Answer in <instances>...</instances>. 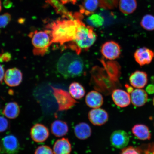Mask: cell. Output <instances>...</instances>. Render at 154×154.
I'll return each instance as SVG.
<instances>
[{"mask_svg":"<svg viewBox=\"0 0 154 154\" xmlns=\"http://www.w3.org/2000/svg\"><path fill=\"white\" fill-rule=\"evenodd\" d=\"M100 0H84L80 7L82 14L88 15L96 10L101 4Z\"/></svg>","mask_w":154,"mask_h":154,"instance_id":"21","label":"cell"},{"mask_svg":"<svg viewBox=\"0 0 154 154\" xmlns=\"http://www.w3.org/2000/svg\"><path fill=\"white\" fill-rule=\"evenodd\" d=\"M125 86L126 88L127 91H128V93L131 94L134 91V88L131 86H129L128 84L125 85Z\"/></svg>","mask_w":154,"mask_h":154,"instance_id":"35","label":"cell"},{"mask_svg":"<svg viewBox=\"0 0 154 154\" xmlns=\"http://www.w3.org/2000/svg\"><path fill=\"white\" fill-rule=\"evenodd\" d=\"M75 136L80 140L87 139L91 136L92 129L89 125L85 122L77 124L74 128Z\"/></svg>","mask_w":154,"mask_h":154,"instance_id":"19","label":"cell"},{"mask_svg":"<svg viewBox=\"0 0 154 154\" xmlns=\"http://www.w3.org/2000/svg\"><path fill=\"white\" fill-rule=\"evenodd\" d=\"M111 145L117 149H123L126 147L130 141L128 133L122 130L115 131L111 134L110 138Z\"/></svg>","mask_w":154,"mask_h":154,"instance_id":"8","label":"cell"},{"mask_svg":"<svg viewBox=\"0 0 154 154\" xmlns=\"http://www.w3.org/2000/svg\"><path fill=\"white\" fill-rule=\"evenodd\" d=\"M8 120L5 117L0 116V132L5 131L9 127Z\"/></svg>","mask_w":154,"mask_h":154,"instance_id":"29","label":"cell"},{"mask_svg":"<svg viewBox=\"0 0 154 154\" xmlns=\"http://www.w3.org/2000/svg\"><path fill=\"white\" fill-rule=\"evenodd\" d=\"M11 54L9 52L3 53L0 54V62H8L11 60Z\"/></svg>","mask_w":154,"mask_h":154,"instance_id":"31","label":"cell"},{"mask_svg":"<svg viewBox=\"0 0 154 154\" xmlns=\"http://www.w3.org/2000/svg\"><path fill=\"white\" fill-rule=\"evenodd\" d=\"M69 93L75 99L79 100L83 97L85 94L84 87L78 82H74L69 86Z\"/></svg>","mask_w":154,"mask_h":154,"instance_id":"24","label":"cell"},{"mask_svg":"<svg viewBox=\"0 0 154 154\" xmlns=\"http://www.w3.org/2000/svg\"><path fill=\"white\" fill-rule=\"evenodd\" d=\"M51 129L52 134L58 137L66 135L69 131L68 125L65 121L61 120L54 121L51 124Z\"/></svg>","mask_w":154,"mask_h":154,"instance_id":"18","label":"cell"},{"mask_svg":"<svg viewBox=\"0 0 154 154\" xmlns=\"http://www.w3.org/2000/svg\"><path fill=\"white\" fill-rule=\"evenodd\" d=\"M5 74V69L1 64H0V82H2L4 78Z\"/></svg>","mask_w":154,"mask_h":154,"instance_id":"33","label":"cell"},{"mask_svg":"<svg viewBox=\"0 0 154 154\" xmlns=\"http://www.w3.org/2000/svg\"><path fill=\"white\" fill-rule=\"evenodd\" d=\"M85 101L88 107L92 109L98 108L103 104V98L99 92L92 90L87 94Z\"/></svg>","mask_w":154,"mask_h":154,"instance_id":"15","label":"cell"},{"mask_svg":"<svg viewBox=\"0 0 154 154\" xmlns=\"http://www.w3.org/2000/svg\"><path fill=\"white\" fill-rule=\"evenodd\" d=\"M30 134L32 140L36 143H42L48 139L49 131L47 127L41 124L34 125L31 129Z\"/></svg>","mask_w":154,"mask_h":154,"instance_id":"10","label":"cell"},{"mask_svg":"<svg viewBox=\"0 0 154 154\" xmlns=\"http://www.w3.org/2000/svg\"><path fill=\"white\" fill-rule=\"evenodd\" d=\"M112 97L115 104L121 107L128 106L131 103L129 94L124 90L117 89L113 90Z\"/></svg>","mask_w":154,"mask_h":154,"instance_id":"13","label":"cell"},{"mask_svg":"<svg viewBox=\"0 0 154 154\" xmlns=\"http://www.w3.org/2000/svg\"><path fill=\"white\" fill-rule=\"evenodd\" d=\"M121 47L119 44L114 41L105 42L102 45L101 52L103 57L109 60H114L120 57Z\"/></svg>","mask_w":154,"mask_h":154,"instance_id":"6","label":"cell"},{"mask_svg":"<svg viewBox=\"0 0 154 154\" xmlns=\"http://www.w3.org/2000/svg\"><path fill=\"white\" fill-rule=\"evenodd\" d=\"M20 112V107L15 102H10L5 105L3 113L7 118L11 119H16Z\"/></svg>","mask_w":154,"mask_h":154,"instance_id":"22","label":"cell"},{"mask_svg":"<svg viewBox=\"0 0 154 154\" xmlns=\"http://www.w3.org/2000/svg\"><path fill=\"white\" fill-rule=\"evenodd\" d=\"M132 104L136 107H141L145 104L148 101L147 92L141 88L134 90L130 96Z\"/></svg>","mask_w":154,"mask_h":154,"instance_id":"17","label":"cell"},{"mask_svg":"<svg viewBox=\"0 0 154 154\" xmlns=\"http://www.w3.org/2000/svg\"><path fill=\"white\" fill-rule=\"evenodd\" d=\"M78 19L57 20L50 24L48 28L50 29L52 44L63 45L73 41L76 34Z\"/></svg>","mask_w":154,"mask_h":154,"instance_id":"1","label":"cell"},{"mask_svg":"<svg viewBox=\"0 0 154 154\" xmlns=\"http://www.w3.org/2000/svg\"><path fill=\"white\" fill-rule=\"evenodd\" d=\"M35 154H54L52 149L47 145L39 146L35 150Z\"/></svg>","mask_w":154,"mask_h":154,"instance_id":"28","label":"cell"},{"mask_svg":"<svg viewBox=\"0 0 154 154\" xmlns=\"http://www.w3.org/2000/svg\"><path fill=\"white\" fill-rule=\"evenodd\" d=\"M119 8L121 12L125 14H132L137 7L136 0H120Z\"/></svg>","mask_w":154,"mask_h":154,"instance_id":"23","label":"cell"},{"mask_svg":"<svg viewBox=\"0 0 154 154\" xmlns=\"http://www.w3.org/2000/svg\"><path fill=\"white\" fill-rule=\"evenodd\" d=\"M135 60L140 66L151 63L154 57V52L146 47L139 48L134 54Z\"/></svg>","mask_w":154,"mask_h":154,"instance_id":"11","label":"cell"},{"mask_svg":"<svg viewBox=\"0 0 154 154\" xmlns=\"http://www.w3.org/2000/svg\"><path fill=\"white\" fill-rule=\"evenodd\" d=\"M11 20V16L8 13L0 15V28H5Z\"/></svg>","mask_w":154,"mask_h":154,"instance_id":"27","label":"cell"},{"mask_svg":"<svg viewBox=\"0 0 154 154\" xmlns=\"http://www.w3.org/2000/svg\"><path fill=\"white\" fill-rule=\"evenodd\" d=\"M132 132L134 135L139 140H144L151 139V133L149 128L145 125H135L132 128Z\"/></svg>","mask_w":154,"mask_h":154,"instance_id":"20","label":"cell"},{"mask_svg":"<svg viewBox=\"0 0 154 154\" xmlns=\"http://www.w3.org/2000/svg\"><path fill=\"white\" fill-rule=\"evenodd\" d=\"M84 66L83 62L79 55L67 52L60 58L57 68L63 77L70 78L80 76L83 71Z\"/></svg>","mask_w":154,"mask_h":154,"instance_id":"3","label":"cell"},{"mask_svg":"<svg viewBox=\"0 0 154 154\" xmlns=\"http://www.w3.org/2000/svg\"><path fill=\"white\" fill-rule=\"evenodd\" d=\"M3 5L6 8H9L12 6V3L10 0H5L3 2Z\"/></svg>","mask_w":154,"mask_h":154,"instance_id":"34","label":"cell"},{"mask_svg":"<svg viewBox=\"0 0 154 154\" xmlns=\"http://www.w3.org/2000/svg\"><path fill=\"white\" fill-rule=\"evenodd\" d=\"M23 77L21 71L14 67L8 69L5 73L4 79L7 85L14 87L19 86L21 83Z\"/></svg>","mask_w":154,"mask_h":154,"instance_id":"12","label":"cell"},{"mask_svg":"<svg viewBox=\"0 0 154 154\" xmlns=\"http://www.w3.org/2000/svg\"><path fill=\"white\" fill-rule=\"evenodd\" d=\"M120 154H140L137 149L132 147H129L123 149Z\"/></svg>","mask_w":154,"mask_h":154,"instance_id":"30","label":"cell"},{"mask_svg":"<svg viewBox=\"0 0 154 154\" xmlns=\"http://www.w3.org/2000/svg\"><path fill=\"white\" fill-rule=\"evenodd\" d=\"M72 145L67 138H63L55 142L53 147L54 154H71Z\"/></svg>","mask_w":154,"mask_h":154,"instance_id":"16","label":"cell"},{"mask_svg":"<svg viewBox=\"0 0 154 154\" xmlns=\"http://www.w3.org/2000/svg\"><path fill=\"white\" fill-rule=\"evenodd\" d=\"M97 34L92 27L86 26L78 19V26L75 39L69 43V48L79 55L82 50L86 51L93 45L97 39Z\"/></svg>","mask_w":154,"mask_h":154,"instance_id":"2","label":"cell"},{"mask_svg":"<svg viewBox=\"0 0 154 154\" xmlns=\"http://www.w3.org/2000/svg\"><path fill=\"white\" fill-rule=\"evenodd\" d=\"M88 22L90 26L99 27L103 24L104 20L101 16L97 15H92L88 18Z\"/></svg>","mask_w":154,"mask_h":154,"instance_id":"26","label":"cell"},{"mask_svg":"<svg viewBox=\"0 0 154 154\" xmlns=\"http://www.w3.org/2000/svg\"><path fill=\"white\" fill-rule=\"evenodd\" d=\"M1 148L6 154H17L20 149V144L17 138L12 134L8 135L2 140Z\"/></svg>","mask_w":154,"mask_h":154,"instance_id":"7","label":"cell"},{"mask_svg":"<svg viewBox=\"0 0 154 154\" xmlns=\"http://www.w3.org/2000/svg\"><path fill=\"white\" fill-rule=\"evenodd\" d=\"M147 73L141 71H136L131 74L129 78L130 84L137 88H143L148 83Z\"/></svg>","mask_w":154,"mask_h":154,"instance_id":"14","label":"cell"},{"mask_svg":"<svg viewBox=\"0 0 154 154\" xmlns=\"http://www.w3.org/2000/svg\"><path fill=\"white\" fill-rule=\"evenodd\" d=\"M153 105L154 106V97L153 98Z\"/></svg>","mask_w":154,"mask_h":154,"instance_id":"37","label":"cell"},{"mask_svg":"<svg viewBox=\"0 0 154 154\" xmlns=\"http://www.w3.org/2000/svg\"><path fill=\"white\" fill-rule=\"evenodd\" d=\"M140 25L146 30L149 31L154 30V16L151 14L144 15L140 21Z\"/></svg>","mask_w":154,"mask_h":154,"instance_id":"25","label":"cell"},{"mask_svg":"<svg viewBox=\"0 0 154 154\" xmlns=\"http://www.w3.org/2000/svg\"><path fill=\"white\" fill-rule=\"evenodd\" d=\"M52 88L53 95L57 103L58 111L68 110L72 109L78 103L69 92L60 88H55L53 87Z\"/></svg>","mask_w":154,"mask_h":154,"instance_id":"5","label":"cell"},{"mask_svg":"<svg viewBox=\"0 0 154 154\" xmlns=\"http://www.w3.org/2000/svg\"><path fill=\"white\" fill-rule=\"evenodd\" d=\"M88 118L94 125L101 126L108 121L109 115L105 109L98 108L92 109L89 112Z\"/></svg>","mask_w":154,"mask_h":154,"instance_id":"9","label":"cell"},{"mask_svg":"<svg viewBox=\"0 0 154 154\" xmlns=\"http://www.w3.org/2000/svg\"><path fill=\"white\" fill-rule=\"evenodd\" d=\"M146 92L149 94L154 93V85L152 84H150L146 88Z\"/></svg>","mask_w":154,"mask_h":154,"instance_id":"32","label":"cell"},{"mask_svg":"<svg viewBox=\"0 0 154 154\" xmlns=\"http://www.w3.org/2000/svg\"><path fill=\"white\" fill-rule=\"evenodd\" d=\"M29 36L33 45L34 54L43 56L47 53L52 44L51 37L49 30H35L30 32Z\"/></svg>","mask_w":154,"mask_h":154,"instance_id":"4","label":"cell"},{"mask_svg":"<svg viewBox=\"0 0 154 154\" xmlns=\"http://www.w3.org/2000/svg\"><path fill=\"white\" fill-rule=\"evenodd\" d=\"M1 10H2V3H1V0H0V12H1Z\"/></svg>","mask_w":154,"mask_h":154,"instance_id":"36","label":"cell"}]
</instances>
